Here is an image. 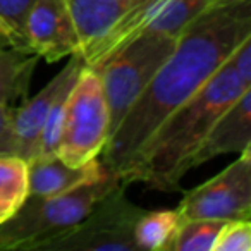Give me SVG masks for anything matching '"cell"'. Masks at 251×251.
Instances as JSON below:
<instances>
[{"label": "cell", "mask_w": 251, "mask_h": 251, "mask_svg": "<svg viewBox=\"0 0 251 251\" xmlns=\"http://www.w3.org/2000/svg\"><path fill=\"white\" fill-rule=\"evenodd\" d=\"M251 38V0H229L191 21L145 91L108 138L101 160L121 176L160 124Z\"/></svg>", "instance_id": "cell-1"}, {"label": "cell", "mask_w": 251, "mask_h": 251, "mask_svg": "<svg viewBox=\"0 0 251 251\" xmlns=\"http://www.w3.org/2000/svg\"><path fill=\"white\" fill-rule=\"evenodd\" d=\"M251 83L239 76L230 57L188 101L174 110L136 153L119 177L126 184L143 182L158 191H179L188 162L205 134Z\"/></svg>", "instance_id": "cell-2"}, {"label": "cell", "mask_w": 251, "mask_h": 251, "mask_svg": "<svg viewBox=\"0 0 251 251\" xmlns=\"http://www.w3.org/2000/svg\"><path fill=\"white\" fill-rule=\"evenodd\" d=\"M119 182H122L121 177L108 171L101 177L60 195H28L14 213L0 224V251H42L50 241L83 220Z\"/></svg>", "instance_id": "cell-3"}, {"label": "cell", "mask_w": 251, "mask_h": 251, "mask_svg": "<svg viewBox=\"0 0 251 251\" xmlns=\"http://www.w3.org/2000/svg\"><path fill=\"white\" fill-rule=\"evenodd\" d=\"M76 29L84 66L97 69L141 33L169 0H64Z\"/></svg>", "instance_id": "cell-4"}, {"label": "cell", "mask_w": 251, "mask_h": 251, "mask_svg": "<svg viewBox=\"0 0 251 251\" xmlns=\"http://www.w3.org/2000/svg\"><path fill=\"white\" fill-rule=\"evenodd\" d=\"M177 36L162 31H141L95 69L100 76L108 107V138L176 49Z\"/></svg>", "instance_id": "cell-5"}, {"label": "cell", "mask_w": 251, "mask_h": 251, "mask_svg": "<svg viewBox=\"0 0 251 251\" xmlns=\"http://www.w3.org/2000/svg\"><path fill=\"white\" fill-rule=\"evenodd\" d=\"M108 129V107L100 76L83 64L67 98L57 157L69 167L90 164L103 151Z\"/></svg>", "instance_id": "cell-6"}, {"label": "cell", "mask_w": 251, "mask_h": 251, "mask_svg": "<svg viewBox=\"0 0 251 251\" xmlns=\"http://www.w3.org/2000/svg\"><path fill=\"white\" fill-rule=\"evenodd\" d=\"M126 186L119 182L83 220L42 251H138L134 227L145 210L126 196Z\"/></svg>", "instance_id": "cell-7"}, {"label": "cell", "mask_w": 251, "mask_h": 251, "mask_svg": "<svg viewBox=\"0 0 251 251\" xmlns=\"http://www.w3.org/2000/svg\"><path fill=\"white\" fill-rule=\"evenodd\" d=\"M181 220H251V148L203 184L188 191L179 203Z\"/></svg>", "instance_id": "cell-8"}, {"label": "cell", "mask_w": 251, "mask_h": 251, "mask_svg": "<svg viewBox=\"0 0 251 251\" xmlns=\"http://www.w3.org/2000/svg\"><path fill=\"white\" fill-rule=\"evenodd\" d=\"M25 38L29 50L50 64L79 53L76 29L64 0H36L26 18Z\"/></svg>", "instance_id": "cell-9"}, {"label": "cell", "mask_w": 251, "mask_h": 251, "mask_svg": "<svg viewBox=\"0 0 251 251\" xmlns=\"http://www.w3.org/2000/svg\"><path fill=\"white\" fill-rule=\"evenodd\" d=\"M81 67H83L81 57L71 55L67 64L53 79H50L35 97L25 100L18 108L12 110V134L16 141V155L23 160L29 162L35 158L40 134L53 101L64 88L76 83Z\"/></svg>", "instance_id": "cell-10"}, {"label": "cell", "mask_w": 251, "mask_h": 251, "mask_svg": "<svg viewBox=\"0 0 251 251\" xmlns=\"http://www.w3.org/2000/svg\"><path fill=\"white\" fill-rule=\"evenodd\" d=\"M248 148H251V90L244 91L213 122L201 143L189 157L188 171L220 155H239Z\"/></svg>", "instance_id": "cell-11"}, {"label": "cell", "mask_w": 251, "mask_h": 251, "mask_svg": "<svg viewBox=\"0 0 251 251\" xmlns=\"http://www.w3.org/2000/svg\"><path fill=\"white\" fill-rule=\"evenodd\" d=\"M26 164H28V195L31 196L60 195L79 184L95 181L110 171L100 157L83 167H69L57 155L33 158Z\"/></svg>", "instance_id": "cell-12"}, {"label": "cell", "mask_w": 251, "mask_h": 251, "mask_svg": "<svg viewBox=\"0 0 251 251\" xmlns=\"http://www.w3.org/2000/svg\"><path fill=\"white\" fill-rule=\"evenodd\" d=\"M38 55L0 43V105L25 101Z\"/></svg>", "instance_id": "cell-13"}, {"label": "cell", "mask_w": 251, "mask_h": 251, "mask_svg": "<svg viewBox=\"0 0 251 251\" xmlns=\"http://www.w3.org/2000/svg\"><path fill=\"white\" fill-rule=\"evenodd\" d=\"M179 226L181 215L177 210H145L134 227L138 251H172Z\"/></svg>", "instance_id": "cell-14"}, {"label": "cell", "mask_w": 251, "mask_h": 251, "mask_svg": "<svg viewBox=\"0 0 251 251\" xmlns=\"http://www.w3.org/2000/svg\"><path fill=\"white\" fill-rule=\"evenodd\" d=\"M229 0H169L160 14L143 31H162L169 35H179L191 21L206 11L226 4Z\"/></svg>", "instance_id": "cell-15"}, {"label": "cell", "mask_w": 251, "mask_h": 251, "mask_svg": "<svg viewBox=\"0 0 251 251\" xmlns=\"http://www.w3.org/2000/svg\"><path fill=\"white\" fill-rule=\"evenodd\" d=\"M226 224V220L215 219L181 220L172 251H213L217 237Z\"/></svg>", "instance_id": "cell-16"}, {"label": "cell", "mask_w": 251, "mask_h": 251, "mask_svg": "<svg viewBox=\"0 0 251 251\" xmlns=\"http://www.w3.org/2000/svg\"><path fill=\"white\" fill-rule=\"evenodd\" d=\"M28 198V164L18 155H0V201L18 208Z\"/></svg>", "instance_id": "cell-17"}, {"label": "cell", "mask_w": 251, "mask_h": 251, "mask_svg": "<svg viewBox=\"0 0 251 251\" xmlns=\"http://www.w3.org/2000/svg\"><path fill=\"white\" fill-rule=\"evenodd\" d=\"M213 251H251V220H230L222 227Z\"/></svg>", "instance_id": "cell-18"}, {"label": "cell", "mask_w": 251, "mask_h": 251, "mask_svg": "<svg viewBox=\"0 0 251 251\" xmlns=\"http://www.w3.org/2000/svg\"><path fill=\"white\" fill-rule=\"evenodd\" d=\"M36 0H0V18L16 33L25 36V25Z\"/></svg>", "instance_id": "cell-19"}, {"label": "cell", "mask_w": 251, "mask_h": 251, "mask_svg": "<svg viewBox=\"0 0 251 251\" xmlns=\"http://www.w3.org/2000/svg\"><path fill=\"white\" fill-rule=\"evenodd\" d=\"M11 105H0V155H16Z\"/></svg>", "instance_id": "cell-20"}, {"label": "cell", "mask_w": 251, "mask_h": 251, "mask_svg": "<svg viewBox=\"0 0 251 251\" xmlns=\"http://www.w3.org/2000/svg\"><path fill=\"white\" fill-rule=\"evenodd\" d=\"M0 43H4V45H9V47H14V49L23 50V52L33 53L31 50H29L28 42H26L25 36L19 35V33H16L2 18H0Z\"/></svg>", "instance_id": "cell-21"}, {"label": "cell", "mask_w": 251, "mask_h": 251, "mask_svg": "<svg viewBox=\"0 0 251 251\" xmlns=\"http://www.w3.org/2000/svg\"><path fill=\"white\" fill-rule=\"evenodd\" d=\"M16 208H12L11 205H7L5 201H0V224L4 222L7 217H11L12 213H14Z\"/></svg>", "instance_id": "cell-22"}]
</instances>
